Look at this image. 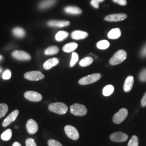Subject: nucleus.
Returning a JSON list of instances; mask_svg holds the SVG:
<instances>
[{
  "instance_id": "nucleus-10",
  "label": "nucleus",
  "mask_w": 146,
  "mask_h": 146,
  "mask_svg": "<svg viewBox=\"0 0 146 146\" xmlns=\"http://www.w3.org/2000/svg\"><path fill=\"white\" fill-rule=\"evenodd\" d=\"M19 114V110H15L13 112H11L9 115H8L2 122V126L3 127H6L9 125L12 122H14L17 119Z\"/></svg>"
},
{
  "instance_id": "nucleus-9",
  "label": "nucleus",
  "mask_w": 146,
  "mask_h": 146,
  "mask_svg": "<svg viewBox=\"0 0 146 146\" xmlns=\"http://www.w3.org/2000/svg\"><path fill=\"white\" fill-rule=\"evenodd\" d=\"M24 96L26 99L31 102H40L42 100V95L34 91H27Z\"/></svg>"
},
{
  "instance_id": "nucleus-3",
  "label": "nucleus",
  "mask_w": 146,
  "mask_h": 146,
  "mask_svg": "<svg viewBox=\"0 0 146 146\" xmlns=\"http://www.w3.org/2000/svg\"><path fill=\"white\" fill-rule=\"evenodd\" d=\"M70 113L75 115L78 116H83L87 114V109L83 105L80 104H74L70 107Z\"/></svg>"
},
{
  "instance_id": "nucleus-4",
  "label": "nucleus",
  "mask_w": 146,
  "mask_h": 146,
  "mask_svg": "<svg viewBox=\"0 0 146 146\" xmlns=\"http://www.w3.org/2000/svg\"><path fill=\"white\" fill-rule=\"evenodd\" d=\"M101 78V75L99 73L90 74L81 78L78 81V84L80 85H87L89 84H93L99 80Z\"/></svg>"
},
{
  "instance_id": "nucleus-27",
  "label": "nucleus",
  "mask_w": 146,
  "mask_h": 146,
  "mask_svg": "<svg viewBox=\"0 0 146 146\" xmlns=\"http://www.w3.org/2000/svg\"><path fill=\"white\" fill-rule=\"evenodd\" d=\"M110 43L107 40H102L100 41L97 43L96 46L98 48L101 50H104L107 49L108 47H110Z\"/></svg>"
},
{
  "instance_id": "nucleus-21",
  "label": "nucleus",
  "mask_w": 146,
  "mask_h": 146,
  "mask_svg": "<svg viewBox=\"0 0 146 146\" xmlns=\"http://www.w3.org/2000/svg\"><path fill=\"white\" fill-rule=\"evenodd\" d=\"M78 47V44L75 42H71L66 44L63 47L62 50L66 52H72Z\"/></svg>"
},
{
  "instance_id": "nucleus-36",
  "label": "nucleus",
  "mask_w": 146,
  "mask_h": 146,
  "mask_svg": "<svg viewBox=\"0 0 146 146\" xmlns=\"http://www.w3.org/2000/svg\"><path fill=\"white\" fill-rule=\"evenodd\" d=\"M104 0H92L90 4L93 6L95 8H99V3L100 2H102Z\"/></svg>"
},
{
  "instance_id": "nucleus-1",
  "label": "nucleus",
  "mask_w": 146,
  "mask_h": 146,
  "mask_svg": "<svg viewBox=\"0 0 146 146\" xmlns=\"http://www.w3.org/2000/svg\"><path fill=\"white\" fill-rule=\"evenodd\" d=\"M48 110L50 111L60 115H64L68 111L67 106L62 102L52 103L48 106Z\"/></svg>"
},
{
  "instance_id": "nucleus-16",
  "label": "nucleus",
  "mask_w": 146,
  "mask_h": 146,
  "mask_svg": "<svg viewBox=\"0 0 146 146\" xmlns=\"http://www.w3.org/2000/svg\"><path fill=\"white\" fill-rule=\"evenodd\" d=\"M134 84V78L133 76H128L126 79L123 86L124 91L127 93L130 92L133 88V86Z\"/></svg>"
},
{
  "instance_id": "nucleus-17",
  "label": "nucleus",
  "mask_w": 146,
  "mask_h": 146,
  "mask_svg": "<svg viewBox=\"0 0 146 146\" xmlns=\"http://www.w3.org/2000/svg\"><path fill=\"white\" fill-rule=\"evenodd\" d=\"M48 26L54 27H64L70 25V22L68 21H50L47 23Z\"/></svg>"
},
{
  "instance_id": "nucleus-15",
  "label": "nucleus",
  "mask_w": 146,
  "mask_h": 146,
  "mask_svg": "<svg viewBox=\"0 0 146 146\" xmlns=\"http://www.w3.org/2000/svg\"><path fill=\"white\" fill-rule=\"evenodd\" d=\"M59 63V60L58 58H52L48 60L43 64V68L46 70H49L53 67L58 65Z\"/></svg>"
},
{
  "instance_id": "nucleus-28",
  "label": "nucleus",
  "mask_w": 146,
  "mask_h": 146,
  "mask_svg": "<svg viewBox=\"0 0 146 146\" xmlns=\"http://www.w3.org/2000/svg\"><path fill=\"white\" fill-rule=\"evenodd\" d=\"M13 34L17 37H23L25 36L26 33L23 29L21 28H15L13 31Z\"/></svg>"
},
{
  "instance_id": "nucleus-26",
  "label": "nucleus",
  "mask_w": 146,
  "mask_h": 146,
  "mask_svg": "<svg viewBox=\"0 0 146 146\" xmlns=\"http://www.w3.org/2000/svg\"><path fill=\"white\" fill-rule=\"evenodd\" d=\"M12 136V131L11 129H7L1 135V138L3 141H9Z\"/></svg>"
},
{
  "instance_id": "nucleus-6",
  "label": "nucleus",
  "mask_w": 146,
  "mask_h": 146,
  "mask_svg": "<svg viewBox=\"0 0 146 146\" xmlns=\"http://www.w3.org/2000/svg\"><path fill=\"white\" fill-rule=\"evenodd\" d=\"M64 131L68 137L73 140H78L80 135L77 129L71 125H67L64 127Z\"/></svg>"
},
{
  "instance_id": "nucleus-42",
  "label": "nucleus",
  "mask_w": 146,
  "mask_h": 146,
  "mask_svg": "<svg viewBox=\"0 0 146 146\" xmlns=\"http://www.w3.org/2000/svg\"><path fill=\"white\" fill-rule=\"evenodd\" d=\"M15 128L16 129H17V128H18V127H17V126H15Z\"/></svg>"
},
{
  "instance_id": "nucleus-29",
  "label": "nucleus",
  "mask_w": 146,
  "mask_h": 146,
  "mask_svg": "<svg viewBox=\"0 0 146 146\" xmlns=\"http://www.w3.org/2000/svg\"><path fill=\"white\" fill-rule=\"evenodd\" d=\"M8 111V105L4 103L0 104V119L5 116Z\"/></svg>"
},
{
  "instance_id": "nucleus-43",
  "label": "nucleus",
  "mask_w": 146,
  "mask_h": 146,
  "mask_svg": "<svg viewBox=\"0 0 146 146\" xmlns=\"http://www.w3.org/2000/svg\"><path fill=\"white\" fill-rule=\"evenodd\" d=\"M1 70H2V69H1V68H0V72H1Z\"/></svg>"
},
{
  "instance_id": "nucleus-24",
  "label": "nucleus",
  "mask_w": 146,
  "mask_h": 146,
  "mask_svg": "<svg viewBox=\"0 0 146 146\" xmlns=\"http://www.w3.org/2000/svg\"><path fill=\"white\" fill-rule=\"evenodd\" d=\"M68 36L69 33L67 31H58L55 35V39L58 41H62L63 40L67 38Z\"/></svg>"
},
{
  "instance_id": "nucleus-40",
  "label": "nucleus",
  "mask_w": 146,
  "mask_h": 146,
  "mask_svg": "<svg viewBox=\"0 0 146 146\" xmlns=\"http://www.w3.org/2000/svg\"><path fill=\"white\" fill-rule=\"evenodd\" d=\"M12 146H22L20 143H19V142H15L13 143Z\"/></svg>"
},
{
  "instance_id": "nucleus-8",
  "label": "nucleus",
  "mask_w": 146,
  "mask_h": 146,
  "mask_svg": "<svg viewBox=\"0 0 146 146\" xmlns=\"http://www.w3.org/2000/svg\"><path fill=\"white\" fill-rule=\"evenodd\" d=\"M110 137L111 141L116 142H122L128 140V136L123 132L117 131L112 133L110 135Z\"/></svg>"
},
{
  "instance_id": "nucleus-5",
  "label": "nucleus",
  "mask_w": 146,
  "mask_h": 146,
  "mask_svg": "<svg viewBox=\"0 0 146 146\" xmlns=\"http://www.w3.org/2000/svg\"><path fill=\"white\" fill-rule=\"evenodd\" d=\"M128 114V110L125 108H121L119 111H117L115 115L113 116V122L117 125L120 124L127 118Z\"/></svg>"
},
{
  "instance_id": "nucleus-31",
  "label": "nucleus",
  "mask_w": 146,
  "mask_h": 146,
  "mask_svg": "<svg viewBox=\"0 0 146 146\" xmlns=\"http://www.w3.org/2000/svg\"><path fill=\"white\" fill-rule=\"evenodd\" d=\"M78 61V55L76 52H74L72 55V59L70 63V67H74Z\"/></svg>"
},
{
  "instance_id": "nucleus-34",
  "label": "nucleus",
  "mask_w": 146,
  "mask_h": 146,
  "mask_svg": "<svg viewBox=\"0 0 146 146\" xmlns=\"http://www.w3.org/2000/svg\"><path fill=\"white\" fill-rule=\"evenodd\" d=\"M139 78L142 82L146 81V68L143 69L139 75Z\"/></svg>"
},
{
  "instance_id": "nucleus-41",
  "label": "nucleus",
  "mask_w": 146,
  "mask_h": 146,
  "mask_svg": "<svg viewBox=\"0 0 146 146\" xmlns=\"http://www.w3.org/2000/svg\"><path fill=\"white\" fill-rule=\"evenodd\" d=\"M2 58H3L2 56H1V55H0V60H2Z\"/></svg>"
},
{
  "instance_id": "nucleus-12",
  "label": "nucleus",
  "mask_w": 146,
  "mask_h": 146,
  "mask_svg": "<svg viewBox=\"0 0 146 146\" xmlns=\"http://www.w3.org/2000/svg\"><path fill=\"white\" fill-rule=\"evenodd\" d=\"M12 56L21 61H28L31 59V56L28 53L22 50H16L12 53Z\"/></svg>"
},
{
  "instance_id": "nucleus-14",
  "label": "nucleus",
  "mask_w": 146,
  "mask_h": 146,
  "mask_svg": "<svg viewBox=\"0 0 146 146\" xmlns=\"http://www.w3.org/2000/svg\"><path fill=\"white\" fill-rule=\"evenodd\" d=\"M72 38L76 40H83L86 38V37L88 36V34L86 31H75L72 32L71 34Z\"/></svg>"
},
{
  "instance_id": "nucleus-33",
  "label": "nucleus",
  "mask_w": 146,
  "mask_h": 146,
  "mask_svg": "<svg viewBox=\"0 0 146 146\" xmlns=\"http://www.w3.org/2000/svg\"><path fill=\"white\" fill-rule=\"evenodd\" d=\"M26 146H37L35 140L32 138H28L26 141Z\"/></svg>"
},
{
  "instance_id": "nucleus-38",
  "label": "nucleus",
  "mask_w": 146,
  "mask_h": 146,
  "mask_svg": "<svg viewBox=\"0 0 146 146\" xmlns=\"http://www.w3.org/2000/svg\"><path fill=\"white\" fill-rule=\"evenodd\" d=\"M141 56L143 58L146 57V44L142 48V49H141V52H140Z\"/></svg>"
},
{
  "instance_id": "nucleus-20",
  "label": "nucleus",
  "mask_w": 146,
  "mask_h": 146,
  "mask_svg": "<svg viewBox=\"0 0 146 146\" xmlns=\"http://www.w3.org/2000/svg\"><path fill=\"white\" fill-rule=\"evenodd\" d=\"M56 1V0H43L38 5V8L40 9H47L55 5Z\"/></svg>"
},
{
  "instance_id": "nucleus-2",
  "label": "nucleus",
  "mask_w": 146,
  "mask_h": 146,
  "mask_svg": "<svg viewBox=\"0 0 146 146\" xmlns=\"http://www.w3.org/2000/svg\"><path fill=\"white\" fill-rule=\"evenodd\" d=\"M127 56V54L124 50H119L110 59V64L112 66L120 64L125 60Z\"/></svg>"
},
{
  "instance_id": "nucleus-25",
  "label": "nucleus",
  "mask_w": 146,
  "mask_h": 146,
  "mask_svg": "<svg viewBox=\"0 0 146 146\" xmlns=\"http://www.w3.org/2000/svg\"><path fill=\"white\" fill-rule=\"evenodd\" d=\"M93 62V58L91 57H86L81 60L79 64L81 67H85L87 66H88L90 65Z\"/></svg>"
},
{
  "instance_id": "nucleus-23",
  "label": "nucleus",
  "mask_w": 146,
  "mask_h": 146,
  "mask_svg": "<svg viewBox=\"0 0 146 146\" xmlns=\"http://www.w3.org/2000/svg\"><path fill=\"white\" fill-rule=\"evenodd\" d=\"M59 52V48L57 46H52L48 47L45 50L44 54L46 55H52L56 54Z\"/></svg>"
},
{
  "instance_id": "nucleus-7",
  "label": "nucleus",
  "mask_w": 146,
  "mask_h": 146,
  "mask_svg": "<svg viewBox=\"0 0 146 146\" xmlns=\"http://www.w3.org/2000/svg\"><path fill=\"white\" fill-rule=\"evenodd\" d=\"M25 78L30 81H39L44 78V75L40 71H31L26 73Z\"/></svg>"
},
{
  "instance_id": "nucleus-18",
  "label": "nucleus",
  "mask_w": 146,
  "mask_h": 146,
  "mask_svg": "<svg viewBox=\"0 0 146 146\" xmlns=\"http://www.w3.org/2000/svg\"><path fill=\"white\" fill-rule=\"evenodd\" d=\"M64 11L69 14L72 15H79L82 13V11L78 7H73V6H68L64 8Z\"/></svg>"
},
{
  "instance_id": "nucleus-11",
  "label": "nucleus",
  "mask_w": 146,
  "mask_h": 146,
  "mask_svg": "<svg viewBox=\"0 0 146 146\" xmlns=\"http://www.w3.org/2000/svg\"><path fill=\"white\" fill-rule=\"evenodd\" d=\"M27 131L29 134H34L36 133L38 129V126L36 122L33 119L28 120L26 124Z\"/></svg>"
},
{
  "instance_id": "nucleus-35",
  "label": "nucleus",
  "mask_w": 146,
  "mask_h": 146,
  "mask_svg": "<svg viewBox=\"0 0 146 146\" xmlns=\"http://www.w3.org/2000/svg\"><path fill=\"white\" fill-rule=\"evenodd\" d=\"M11 76V72L9 70H6L2 75V78L4 80H9L10 79Z\"/></svg>"
},
{
  "instance_id": "nucleus-39",
  "label": "nucleus",
  "mask_w": 146,
  "mask_h": 146,
  "mask_svg": "<svg viewBox=\"0 0 146 146\" xmlns=\"http://www.w3.org/2000/svg\"><path fill=\"white\" fill-rule=\"evenodd\" d=\"M141 106L143 107H145L146 106V93L143 96L141 101Z\"/></svg>"
},
{
  "instance_id": "nucleus-30",
  "label": "nucleus",
  "mask_w": 146,
  "mask_h": 146,
  "mask_svg": "<svg viewBox=\"0 0 146 146\" xmlns=\"http://www.w3.org/2000/svg\"><path fill=\"white\" fill-rule=\"evenodd\" d=\"M139 139L137 136L133 135L129 141L128 146H139Z\"/></svg>"
},
{
  "instance_id": "nucleus-32",
  "label": "nucleus",
  "mask_w": 146,
  "mask_h": 146,
  "mask_svg": "<svg viewBox=\"0 0 146 146\" xmlns=\"http://www.w3.org/2000/svg\"><path fill=\"white\" fill-rule=\"evenodd\" d=\"M48 146H63L60 142L54 139L49 140L48 141Z\"/></svg>"
},
{
  "instance_id": "nucleus-22",
  "label": "nucleus",
  "mask_w": 146,
  "mask_h": 146,
  "mask_svg": "<svg viewBox=\"0 0 146 146\" xmlns=\"http://www.w3.org/2000/svg\"><path fill=\"white\" fill-rule=\"evenodd\" d=\"M114 91V87L113 85L108 84L103 89V95L104 96H109L113 93Z\"/></svg>"
},
{
  "instance_id": "nucleus-19",
  "label": "nucleus",
  "mask_w": 146,
  "mask_h": 146,
  "mask_svg": "<svg viewBox=\"0 0 146 146\" xmlns=\"http://www.w3.org/2000/svg\"><path fill=\"white\" fill-rule=\"evenodd\" d=\"M121 35V31L119 28H114L110 31L108 34V37L110 39L115 40L119 38Z\"/></svg>"
},
{
  "instance_id": "nucleus-13",
  "label": "nucleus",
  "mask_w": 146,
  "mask_h": 146,
  "mask_svg": "<svg viewBox=\"0 0 146 146\" xmlns=\"http://www.w3.org/2000/svg\"><path fill=\"white\" fill-rule=\"evenodd\" d=\"M127 17V15L125 14L121 13V14H114L107 16L104 20L106 21L110 22H118V21H123L125 20Z\"/></svg>"
},
{
  "instance_id": "nucleus-37",
  "label": "nucleus",
  "mask_w": 146,
  "mask_h": 146,
  "mask_svg": "<svg viewBox=\"0 0 146 146\" xmlns=\"http://www.w3.org/2000/svg\"><path fill=\"white\" fill-rule=\"evenodd\" d=\"M115 3H118L121 5H125L127 3L126 0H113Z\"/></svg>"
}]
</instances>
